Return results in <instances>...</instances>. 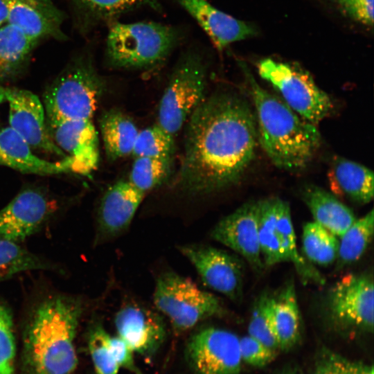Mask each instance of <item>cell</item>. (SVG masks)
<instances>
[{
  "mask_svg": "<svg viewBox=\"0 0 374 374\" xmlns=\"http://www.w3.org/2000/svg\"><path fill=\"white\" fill-rule=\"evenodd\" d=\"M177 185L202 195L235 184L253 159L258 142L255 114L240 94L205 97L186 121Z\"/></svg>",
  "mask_w": 374,
  "mask_h": 374,
  "instance_id": "6da1fadb",
  "label": "cell"
},
{
  "mask_svg": "<svg viewBox=\"0 0 374 374\" xmlns=\"http://www.w3.org/2000/svg\"><path fill=\"white\" fill-rule=\"evenodd\" d=\"M255 108L258 141L271 162L289 171L301 170L318 151L321 137L317 126L297 114L255 80L240 62Z\"/></svg>",
  "mask_w": 374,
  "mask_h": 374,
  "instance_id": "7a4b0ae2",
  "label": "cell"
},
{
  "mask_svg": "<svg viewBox=\"0 0 374 374\" xmlns=\"http://www.w3.org/2000/svg\"><path fill=\"white\" fill-rule=\"evenodd\" d=\"M82 309L64 296L42 302L26 327L25 346L33 374H72L78 358L75 337Z\"/></svg>",
  "mask_w": 374,
  "mask_h": 374,
  "instance_id": "3957f363",
  "label": "cell"
},
{
  "mask_svg": "<svg viewBox=\"0 0 374 374\" xmlns=\"http://www.w3.org/2000/svg\"><path fill=\"white\" fill-rule=\"evenodd\" d=\"M182 38L179 28L160 23L112 22L106 39V60L114 69H152L165 61Z\"/></svg>",
  "mask_w": 374,
  "mask_h": 374,
  "instance_id": "277c9868",
  "label": "cell"
},
{
  "mask_svg": "<svg viewBox=\"0 0 374 374\" xmlns=\"http://www.w3.org/2000/svg\"><path fill=\"white\" fill-rule=\"evenodd\" d=\"M103 88L90 59L81 56L73 61L44 93L46 121L91 120Z\"/></svg>",
  "mask_w": 374,
  "mask_h": 374,
  "instance_id": "5b68a950",
  "label": "cell"
},
{
  "mask_svg": "<svg viewBox=\"0 0 374 374\" xmlns=\"http://www.w3.org/2000/svg\"><path fill=\"white\" fill-rule=\"evenodd\" d=\"M258 238L265 266L292 262L303 283L325 280L319 271L298 251L289 204L278 198L258 201Z\"/></svg>",
  "mask_w": 374,
  "mask_h": 374,
  "instance_id": "8992f818",
  "label": "cell"
},
{
  "mask_svg": "<svg viewBox=\"0 0 374 374\" xmlns=\"http://www.w3.org/2000/svg\"><path fill=\"white\" fill-rule=\"evenodd\" d=\"M202 55L188 50L175 66L158 109L157 124L175 136L203 101L207 81Z\"/></svg>",
  "mask_w": 374,
  "mask_h": 374,
  "instance_id": "52a82bcc",
  "label": "cell"
},
{
  "mask_svg": "<svg viewBox=\"0 0 374 374\" xmlns=\"http://www.w3.org/2000/svg\"><path fill=\"white\" fill-rule=\"evenodd\" d=\"M153 301L156 308L169 319L176 332L188 330L203 320L226 313L217 296L174 272L164 273L158 278Z\"/></svg>",
  "mask_w": 374,
  "mask_h": 374,
  "instance_id": "ba28073f",
  "label": "cell"
},
{
  "mask_svg": "<svg viewBox=\"0 0 374 374\" xmlns=\"http://www.w3.org/2000/svg\"><path fill=\"white\" fill-rule=\"evenodd\" d=\"M258 69L260 77L280 93L282 100L307 121L317 125L332 110L328 95L301 68L265 58L259 62Z\"/></svg>",
  "mask_w": 374,
  "mask_h": 374,
  "instance_id": "9c48e42d",
  "label": "cell"
},
{
  "mask_svg": "<svg viewBox=\"0 0 374 374\" xmlns=\"http://www.w3.org/2000/svg\"><path fill=\"white\" fill-rule=\"evenodd\" d=\"M373 290L371 275L348 274L341 278L328 294L332 319L345 328L373 332Z\"/></svg>",
  "mask_w": 374,
  "mask_h": 374,
  "instance_id": "30bf717a",
  "label": "cell"
},
{
  "mask_svg": "<svg viewBox=\"0 0 374 374\" xmlns=\"http://www.w3.org/2000/svg\"><path fill=\"white\" fill-rule=\"evenodd\" d=\"M187 359L196 374H239L240 339L231 331L206 328L195 333L186 349Z\"/></svg>",
  "mask_w": 374,
  "mask_h": 374,
  "instance_id": "8fae6325",
  "label": "cell"
},
{
  "mask_svg": "<svg viewBox=\"0 0 374 374\" xmlns=\"http://www.w3.org/2000/svg\"><path fill=\"white\" fill-rule=\"evenodd\" d=\"M179 250L195 267L206 285L234 302L242 300L244 265L237 256L199 244L181 246Z\"/></svg>",
  "mask_w": 374,
  "mask_h": 374,
  "instance_id": "7c38bea8",
  "label": "cell"
},
{
  "mask_svg": "<svg viewBox=\"0 0 374 374\" xmlns=\"http://www.w3.org/2000/svg\"><path fill=\"white\" fill-rule=\"evenodd\" d=\"M57 209L42 190L27 188L0 210V239L18 242L37 232Z\"/></svg>",
  "mask_w": 374,
  "mask_h": 374,
  "instance_id": "4fadbf2b",
  "label": "cell"
},
{
  "mask_svg": "<svg viewBox=\"0 0 374 374\" xmlns=\"http://www.w3.org/2000/svg\"><path fill=\"white\" fill-rule=\"evenodd\" d=\"M6 101L9 107L10 127L31 147L62 159L66 154L52 139L46 121L44 105L30 91L5 88Z\"/></svg>",
  "mask_w": 374,
  "mask_h": 374,
  "instance_id": "5bb4252c",
  "label": "cell"
},
{
  "mask_svg": "<svg viewBox=\"0 0 374 374\" xmlns=\"http://www.w3.org/2000/svg\"><path fill=\"white\" fill-rule=\"evenodd\" d=\"M213 240L242 256L256 271L264 265L258 238V201H250L222 219L211 232Z\"/></svg>",
  "mask_w": 374,
  "mask_h": 374,
  "instance_id": "9a60e30c",
  "label": "cell"
},
{
  "mask_svg": "<svg viewBox=\"0 0 374 374\" xmlns=\"http://www.w3.org/2000/svg\"><path fill=\"white\" fill-rule=\"evenodd\" d=\"M48 125L52 139L71 159V172L87 176L96 170L99 141L91 120H63Z\"/></svg>",
  "mask_w": 374,
  "mask_h": 374,
  "instance_id": "2e32d148",
  "label": "cell"
},
{
  "mask_svg": "<svg viewBox=\"0 0 374 374\" xmlns=\"http://www.w3.org/2000/svg\"><path fill=\"white\" fill-rule=\"evenodd\" d=\"M8 10V23L39 41L65 40L64 13L51 0H2Z\"/></svg>",
  "mask_w": 374,
  "mask_h": 374,
  "instance_id": "e0dca14e",
  "label": "cell"
},
{
  "mask_svg": "<svg viewBox=\"0 0 374 374\" xmlns=\"http://www.w3.org/2000/svg\"><path fill=\"white\" fill-rule=\"evenodd\" d=\"M118 336L141 355L155 353L166 338V326L157 313L145 308L127 305L114 318Z\"/></svg>",
  "mask_w": 374,
  "mask_h": 374,
  "instance_id": "ac0fdd59",
  "label": "cell"
},
{
  "mask_svg": "<svg viewBox=\"0 0 374 374\" xmlns=\"http://www.w3.org/2000/svg\"><path fill=\"white\" fill-rule=\"evenodd\" d=\"M175 1L197 22L218 51L258 33L252 24L218 10L207 0Z\"/></svg>",
  "mask_w": 374,
  "mask_h": 374,
  "instance_id": "d6986e66",
  "label": "cell"
},
{
  "mask_svg": "<svg viewBox=\"0 0 374 374\" xmlns=\"http://www.w3.org/2000/svg\"><path fill=\"white\" fill-rule=\"evenodd\" d=\"M145 193L128 181H119L105 193L98 211V230L103 238L124 232L132 222Z\"/></svg>",
  "mask_w": 374,
  "mask_h": 374,
  "instance_id": "ffe728a7",
  "label": "cell"
},
{
  "mask_svg": "<svg viewBox=\"0 0 374 374\" xmlns=\"http://www.w3.org/2000/svg\"><path fill=\"white\" fill-rule=\"evenodd\" d=\"M0 165L23 172L41 175L71 172V161L67 156L51 162L35 155L28 143L10 126L0 129Z\"/></svg>",
  "mask_w": 374,
  "mask_h": 374,
  "instance_id": "44dd1931",
  "label": "cell"
},
{
  "mask_svg": "<svg viewBox=\"0 0 374 374\" xmlns=\"http://www.w3.org/2000/svg\"><path fill=\"white\" fill-rule=\"evenodd\" d=\"M302 197L314 222L335 236L341 237L356 220L348 206L319 186H305Z\"/></svg>",
  "mask_w": 374,
  "mask_h": 374,
  "instance_id": "7402d4cb",
  "label": "cell"
},
{
  "mask_svg": "<svg viewBox=\"0 0 374 374\" xmlns=\"http://www.w3.org/2000/svg\"><path fill=\"white\" fill-rule=\"evenodd\" d=\"M329 179L335 192L362 204L373 198V172L366 166L342 157L334 159Z\"/></svg>",
  "mask_w": 374,
  "mask_h": 374,
  "instance_id": "603a6c76",
  "label": "cell"
},
{
  "mask_svg": "<svg viewBox=\"0 0 374 374\" xmlns=\"http://www.w3.org/2000/svg\"><path fill=\"white\" fill-rule=\"evenodd\" d=\"M271 318L279 349L294 347L301 337V314L295 286L290 280L280 292L271 296Z\"/></svg>",
  "mask_w": 374,
  "mask_h": 374,
  "instance_id": "cb8c5ba5",
  "label": "cell"
},
{
  "mask_svg": "<svg viewBox=\"0 0 374 374\" xmlns=\"http://www.w3.org/2000/svg\"><path fill=\"white\" fill-rule=\"evenodd\" d=\"M81 28L89 30L118 16L141 8L162 11L159 0H71Z\"/></svg>",
  "mask_w": 374,
  "mask_h": 374,
  "instance_id": "d4e9b609",
  "label": "cell"
},
{
  "mask_svg": "<svg viewBox=\"0 0 374 374\" xmlns=\"http://www.w3.org/2000/svg\"><path fill=\"white\" fill-rule=\"evenodd\" d=\"M100 127L107 157L112 161L132 154L139 130L130 117L112 109L101 117Z\"/></svg>",
  "mask_w": 374,
  "mask_h": 374,
  "instance_id": "484cf974",
  "label": "cell"
},
{
  "mask_svg": "<svg viewBox=\"0 0 374 374\" xmlns=\"http://www.w3.org/2000/svg\"><path fill=\"white\" fill-rule=\"evenodd\" d=\"M37 42L8 23L0 27V82L19 72Z\"/></svg>",
  "mask_w": 374,
  "mask_h": 374,
  "instance_id": "4316f807",
  "label": "cell"
},
{
  "mask_svg": "<svg viewBox=\"0 0 374 374\" xmlns=\"http://www.w3.org/2000/svg\"><path fill=\"white\" fill-rule=\"evenodd\" d=\"M374 233V214L371 209L355 220L340 237L337 259L339 266L358 260L371 243Z\"/></svg>",
  "mask_w": 374,
  "mask_h": 374,
  "instance_id": "83f0119b",
  "label": "cell"
},
{
  "mask_svg": "<svg viewBox=\"0 0 374 374\" xmlns=\"http://www.w3.org/2000/svg\"><path fill=\"white\" fill-rule=\"evenodd\" d=\"M302 242L303 253L309 262L328 266L337 259L339 240L335 235L315 222L304 225Z\"/></svg>",
  "mask_w": 374,
  "mask_h": 374,
  "instance_id": "f1b7e54d",
  "label": "cell"
},
{
  "mask_svg": "<svg viewBox=\"0 0 374 374\" xmlns=\"http://www.w3.org/2000/svg\"><path fill=\"white\" fill-rule=\"evenodd\" d=\"M51 268V265L17 242L0 239V281L21 272Z\"/></svg>",
  "mask_w": 374,
  "mask_h": 374,
  "instance_id": "f546056e",
  "label": "cell"
},
{
  "mask_svg": "<svg viewBox=\"0 0 374 374\" xmlns=\"http://www.w3.org/2000/svg\"><path fill=\"white\" fill-rule=\"evenodd\" d=\"M171 167L172 158L136 157L128 181L145 193L167 179Z\"/></svg>",
  "mask_w": 374,
  "mask_h": 374,
  "instance_id": "4dcf8cb0",
  "label": "cell"
},
{
  "mask_svg": "<svg viewBox=\"0 0 374 374\" xmlns=\"http://www.w3.org/2000/svg\"><path fill=\"white\" fill-rule=\"evenodd\" d=\"M271 296L270 294L264 292L255 301L248 332L250 337L269 348L277 351L279 350V345L271 318Z\"/></svg>",
  "mask_w": 374,
  "mask_h": 374,
  "instance_id": "1f68e13d",
  "label": "cell"
},
{
  "mask_svg": "<svg viewBox=\"0 0 374 374\" xmlns=\"http://www.w3.org/2000/svg\"><path fill=\"white\" fill-rule=\"evenodd\" d=\"M174 137L157 123L139 131L131 154L134 158H172L175 150Z\"/></svg>",
  "mask_w": 374,
  "mask_h": 374,
  "instance_id": "d6a6232c",
  "label": "cell"
},
{
  "mask_svg": "<svg viewBox=\"0 0 374 374\" xmlns=\"http://www.w3.org/2000/svg\"><path fill=\"white\" fill-rule=\"evenodd\" d=\"M111 336L101 326H96L91 332L88 347L97 374H118V366L110 345Z\"/></svg>",
  "mask_w": 374,
  "mask_h": 374,
  "instance_id": "836d02e7",
  "label": "cell"
},
{
  "mask_svg": "<svg viewBox=\"0 0 374 374\" xmlns=\"http://www.w3.org/2000/svg\"><path fill=\"white\" fill-rule=\"evenodd\" d=\"M372 366L353 361L333 351L323 349L312 374H373Z\"/></svg>",
  "mask_w": 374,
  "mask_h": 374,
  "instance_id": "e575fe53",
  "label": "cell"
},
{
  "mask_svg": "<svg viewBox=\"0 0 374 374\" xmlns=\"http://www.w3.org/2000/svg\"><path fill=\"white\" fill-rule=\"evenodd\" d=\"M15 350L12 315L0 303V374H14Z\"/></svg>",
  "mask_w": 374,
  "mask_h": 374,
  "instance_id": "d590c367",
  "label": "cell"
},
{
  "mask_svg": "<svg viewBox=\"0 0 374 374\" xmlns=\"http://www.w3.org/2000/svg\"><path fill=\"white\" fill-rule=\"evenodd\" d=\"M240 348L242 361L256 367H263L269 364L276 355V351L249 335L240 339Z\"/></svg>",
  "mask_w": 374,
  "mask_h": 374,
  "instance_id": "8d00e7d4",
  "label": "cell"
},
{
  "mask_svg": "<svg viewBox=\"0 0 374 374\" xmlns=\"http://www.w3.org/2000/svg\"><path fill=\"white\" fill-rule=\"evenodd\" d=\"M346 17L366 26L373 27V0H334Z\"/></svg>",
  "mask_w": 374,
  "mask_h": 374,
  "instance_id": "74e56055",
  "label": "cell"
},
{
  "mask_svg": "<svg viewBox=\"0 0 374 374\" xmlns=\"http://www.w3.org/2000/svg\"><path fill=\"white\" fill-rule=\"evenodd\" d=\"M110 345L114 357L119 366L133 374H143L135 364L134 350L119 336L110 337Z\"/></svg>",
  "mask_w": 374,
  "mask_h": 374,
  "instance_id": "f35d334b",
  "label": "cell"
},
{
  "mask_svg": "<svg viewBox=\"0 0 374 374\" xmlns=\"http://www.w3.org/2000/svg\"><path fill=\"white\" fill-rule=\"evenodd\" d=\"M8 10L2 0H0V27L8 23Z\"/></svg>",
  "mask_w": 374,
  "mask_h": 374,
  "instance_id": "ab89813d",
  "label": "cell"
},
{
  "mask_svg": "<svg viewBox=\"0 0 374 374\" xmlns=\"http://www.w3.org/2000/svg\"><path fill=\"white\" fill-rule=\"evenodd\" d=\"M280 374H303L301 371L297 368H290L282 371Z\"/></svg>",
  "mask_w": 374,
  "mask_h": 374,
  "instance_id": "60d3db41",
  "label": "cell"
},
{
  "mask_svg": "<svg viewBox=\"0 0 374 374\" xmlns=\"http://www.w3.org/2000/svg\"><path fill=\"white\" fill-rule=\"evenodd\" d=\"M5 88L0 84V105L6 101Z\"/></svg>",
  "mask_w": 374,
  "mask_h": 374,
  "instance_id": "b9f144b4",
  "label": "cell"
}]
</instances>
